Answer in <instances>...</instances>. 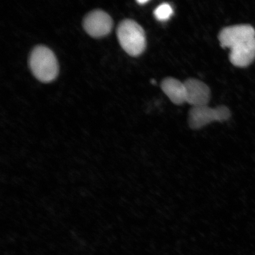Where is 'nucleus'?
I'll return each instance as SVG.
<instances>
[{"label": "nucleus", "mask_w": 255, "mask_h": 255, "mask_svg": "<svg viewBox=\"0 0 255 255\" xmlns=\"http://www.w3.org/2000/svg\"><path fill=\"white\" fill-rule=\"evenodd\" d=\"M29 65L35 77L41 82L52 81L58 74V63L55 54L46 46L34 48L30 53Z\"/></svg>", "instance_id": "nucleus-1"}, {"label": "nucleus", "mask_w": 255, "mask_h": 255, "mask_svg": "<svg viewBox=\"0 0 255 255\" xmlns=\"http://www.w3.org/2000/svg\"><path fill=\"white\" fill-rule=\"evenodd\" d=\"M137 2H138L140 4H145V3L148 2V1H147V0H140V1H138Z\"/></svg>", "instance_id": "nucleus-10"}, {"label": "nucleus", "mask_w": 255, "mask_h": 255, "mask_svg": "<svg viewBox=\"0 0 255 255\" xmlns=\"http://www.w3.org/2000/svg\"><path fill=\"white\" fill-rule=\"evenodd\" d=\"M255 59V39L232 48L229 60L233 65L246 68Z\"/></svg>", "instance_id": "nucleus-7"}, {"label": "nucleus", "mask_w": 255, "mask_h": 255, "mask_svg": "<svg viewBox=\"0 0 255 255\" xmlns=\"http://www.w3.org/2000/svg\"><path fill=\"white\" fill-rule=\"evenodd\" d=\"M162 91L174 104L186 103V90L184 83L173 78H167L161 82Z\"/></svg>", "instance_id": "nucleus-8"}, {"label": "nucleus", "mask_w": 255, "mask_h": 255, "mask_svg": "<svg viewBox=\"0 0 255 255\" xmlns=\"http://www.w3.org/2000/svg\"><path fill=\"white\" fill-rule=\"evenodd\" d=\"M83 25L85 31L92 37H101L110 33L113 21L106 12L96 9L85 16Z\"/></svg>", "instance_id": "nucleus-5"}, {"label": "nucleus", "mask_w": 255, "mask_h": 255, "mask_svg": "<svg viewBox=\"0 0 255 255\" xmlns=\"http://www.w3.org/2000/svg\"><path fill=\"white\" fill-rule=\"evenodd\" d=\"M173 14V8L167 3H163V4L159 5L154 11L155 17L159 21L168 20Z\"/></svg>", "instance_id": "nucleus-9"}, {"label": "nucleus", "mask_w": 255, "mask_h": 255, "mask_svg": "<svg viewBox=\"0 0 255 255\" xmlns=\"http://www.w3.org/2000/svg\"><path fill=\"white\" fill-rule=\"evenodd\" d=\"M254 39L255 30L250 25H236L226 27L219 34V40L221 46L230 49Z\"/></svg>", "instance_id": "nucleus-4"}, {"label": "nucleus", "mask_w": 255, "mask_h": 255, "mask_svg": "<svg viewBox=\"0 0 255 255\" xmlns=\"http://www.w3.org/2000/svg\"><path fill=\"white\" fill-rule=\"evenodd\" d=\"M117 34L120 45L130 56H139L144 52L145 31L135 21L126 19L121 21L117 28Z\"/></svg>", "instance_id": "nucleus-2"}, {"label": "nucleus", "mask_w": 255, "mask_h": 255, "mask_svg": "<svg viewBox=\"0 0 255 255\" xmlns=\"http://www.w3.org/2000/svg\"><path fill=\"white\" fill-rule=\"evenodd\" d=\"M186 103L193 107L206 106L209 103L211 92L205 83L196 79H189L184 82Z\"/></svg>", "instance_id": "nucleus-6"}, {"label": "nucleus", "mask_w": 255, "mask_h": 255, "mask_svg": "<svg viewBox=\"0 0 255 255\" xmlns=\"http://www.w3.org/2000/svg\"><path fill=\"white\" fill-rule=\"evenodd\" d=\"M231 113L228 107L219 106L212 108L206 106L193 107L189 113V125L191 128H202L214 121H227L231 117Z\"/></svg>", "instance_id": "nucleus-3"}]
</instances>
